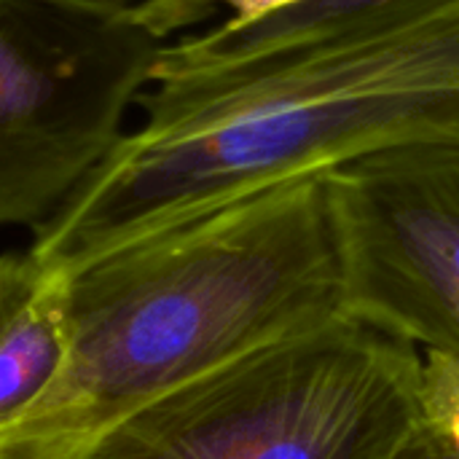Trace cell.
I'll return each instance as SVG.
<instances>
[{
  "label": "cell",
  "instance_id": "3957f363",
  "mask_svg": "<svg viewBox=\"0 0 459 459\" xmlns=\"http://www.w3.org/2000/svg\"><path fill=\"white\" fill-rule=\"evenodd\" d=\"M422 355L350 315L239 355L62 459H403Z\"/></svg>",
  "mask_w": 459,
  "mask_h": 459
},
{
  "label": "cell",
  "instance_id": "9c48e42d",
  "mask_svg": "<svg viewBox=\"0 0 459 459\" xmlns=\"http://www.w3.org/2000/svg\"><path fill=\"white\" fill-rule=\"evenodd\" d=\"M183 5H188V13L202 22L204 16H210V11L215 5H226L229 16L218 24L221 30L229 32H239V30H250L272 16L288 13L293 8H301L309 0H180Z\"/></svg>",
  "mask_w": 459,
  "mask_h": 459
},
{
  "label": "cell",
  "instance_id": "30bf717a",
  "mask_svg": "<svg viewBox=\"0 0 459 459\" xmlns=\"http://www.w3.org/2000/svg\"><path fill=\"white\" fill-rule=\"evenodd\" d=\"M403 459H459V455L438 436H433L425 425H420L417 436L411 438Z\"/></svg>",
  "mask_w": 459,
  "mask_h": 459
},
{
  "label": "cell",
  "instance_id": "52a82bcc",
  "mask_svg": "<svg viewBox=\"0 0 459 459\" xmlns=\"http://www.w3.org/2000/svg\"><path fill=\"white\" fill-rule=\"evenodd\" d=\"M449 0H309L250 30L212 27L202 35L172 40L183 54L207 62H261L299 54L371 32L377 27L425 13Z\"/></svg>",
  "mask_w": 459,
  "mask_h": 459
},
{
  "label": "cell",
  "instance_id": "5b68a950",
  "mask_svg": "<svg viewBox=\"0 0 459 459\" xmlns=\"http://www.w3.org/2000/svg\"><path fill=\"white\" fill-rule=\"evenodd\" d=\"M344 315L459 358V151L406 148L328 169Z\"/></svg>",
  "mask_w": 459,
  "mask_h": 459
},
{
  "label": "cell",
  "instance_id": "277c9868",
  "mask_svg": "<svg viewBox=\"0 0 459 459\" xmlns=\"http://www.w3.org/2000/svg\"><path fill=\"white\" fill-rule=\"evenodd\" d=\"M169 40L148 0H0V229L43 226L105 161Z\"/></svg>",
  "mask_w": 459,
  "mask_h": 459
},
{
  "label": "cell",
  "instance_id": "ba28073f",
  "mask_svg": "<svg viewBox=\"0 0 459 459\" xmlns=\"http://www.w3.org/2000/svg\"><path fill=\"white\" fill-rule=\"evenodd\" d=\"M422 425L459 455V358L420 352Z\"/></svg>",
  "mask_w": 459,
  "mask_h": 459
},
{
  "label": "cell",
  "instance_id": "6da1fadb",
  "mask_svg": "<svg viewBox=\"0 0 459 459\" xmlns=\"http://www.w3.org/2000/svg\"><path fill=\"white\" fill-rule=\"evenodd\" d=\"M143 121L35 229L62 272L274 183L355 159L459 151V0L371 32L261 62L164 46Z\"/></svg>",
  "mask_w": 459,
  "mask_h": 459
},
{
  "label": "cell",
  "instance_id": "7a4b0ae2",
  "mask_svg": "<svg viewBox=\"0 0 459 459\" xmlns=\"http://www.w3.org/2000/svg\"><path fill=\"white\" fill-rule=\"evenodd\" d=\"M344 315L328 172L299 175L134 239L73 274V344L0 459H62L143 403Z\"/></svg>",
  "mask_w": 459,
  "mask_h": 459
},
{
  "label": "cell",
  "instance_id": "8992f818",
  "mask_svg": "<svg viewBox=\"0 0 459 459\" xmlns=\"http://www.w3.org/2000/svg\"><path fill=\"white\" fill-rule=\"evenodd\" d=\"M73 274L30 250L0 255V436L59 379L70 344Z\"/></svg>",
  "mask_w": 459,
  "mask_h": 459
}]
</instances>
